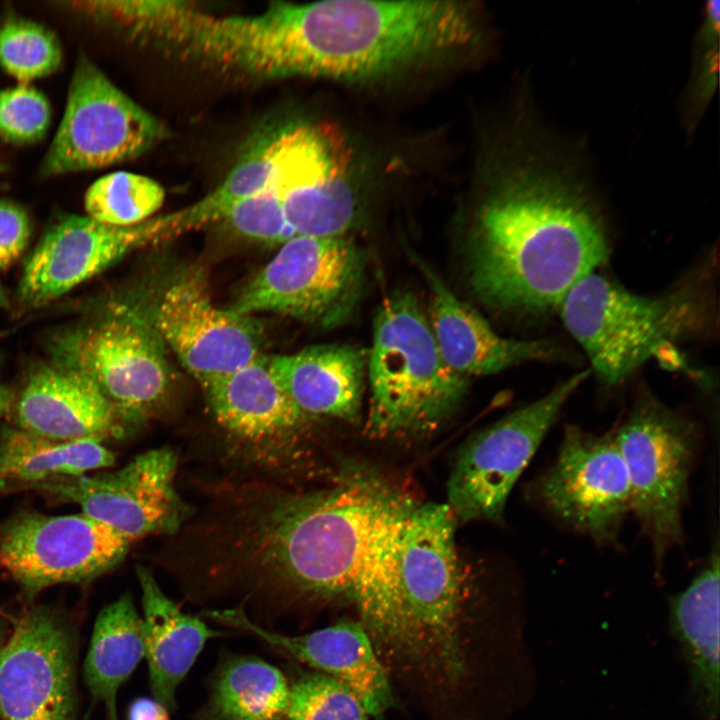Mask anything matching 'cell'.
Masks as SVG:
<instances>
[{
  "instance_id": "obj_28",
  "label": "cell",
  "mask_w": 720,
  "mask_h": 720,
  "mask_svg": "<svg viewBox=\"0 0 720 720\" xmlns=\"http://www.w3.org/2000/svg\"><path fill=\"white\" fill-rule=\"evenodd\" d=\"M99 439L56 441L18 428L0 435V478L26 485L107 468L114 454Z\"/></svg>"
},
{
  "instance_id": "obj_30",
  "label": "cell",
  "mask_w": 720,
  "mask_h": 720,
  "mask_svg": "<svg viewBox=\"0 0 720 720\" xmlns=\"http://www.w3.org/2000/svg\"><path fill=\"white\" fill-rule=\"evenodd\" d=\"M165 191L155 180L131 173L113 172L97 179L87 190V216L108 225L133 226L149 219L163 204Z\"/></svg>"
},
{
  "instance_id": "obj_26",
  "label": "cell",
  "mask_w": 720,
  "mask_h": 720,
  "mask_svg": "<svg viewBox=\"0 0 720 720\" xmlns=\"http://www.w3.org/2000/svg\"><path fill=\"white\" fill-rule=\"evenodd\" d=\"M144 657L143 619L125 594L98 614L84 663L88 689L94 701L104 706L107 720H119V688Z\"/></svg>"
},
{
  "instance_id": "obj_25",
  "label": "cell",
  "mask_w": 720,
  "mask_h": 720,
  "mask_svg": "<svg viewBox=\"0 0 720 720\" xmlns=\"http://www.w3.org/2000/svg\"><path fill=\"white\" fill-rule=\"evenodd\" d=\"M719 563L716 547L670 605L673 631L689 664L700 707L710 720H715L719 711Z\"/></svg>"
},
{
  "instance_id": "obj_2",
  "label": "cell",
  "mask_w": 720,
  "mask_h": 720,
  "mask_svg": "<svg viewBox=\"0 0 720 720\" xmlns=\"http://www.w3.org/2000/svg\"><path fill=\"white\" fill-rule=\"evenodd\" d=\"M477 28L474 9L457 1L273 2L253 50L266 79L371 80L455 53Z\"/></svg>"
},
{
  "instance_id": "obj_23",
  "label": "cell",
  "mask_w": 720,
  "mask_h": 720,
  "mask_svg": "<svg viewBox=\"0 0 720 720\" xmlns=\"http://www.w3.org/2000/svg\"><path fill=\"white\" fill-rule=\"evenodd\" d=\"M268 365L297 408L312 421L360 416L366 354L350 345L326 344L294 354L267 356Z\"/></svg>"
},
{
  "instance_id": "obj_34",
  "label": "cell",
  "mask_w": 720,
  "mask_h": 720,
  "mask_svg": "<svg viewBox=\"0 0 720 720\" xmlns=\"http://www.w3.org/2000/svg\"><path fill=\"white\" fill-rule=\"evenodd\" d=\"M51 108L45 95L21 83L0 91V137L12 143H33L46 133Z\"/></svg>"
},
{
  "instance_id": "obj_32",
  "label": "cell",
  "mask_w": 720,
  "mask_h": 720,
  "mask_svg": "<svg viewBox=\"0 0 720 720\" xmlns=\"http://www.w3.org/2000/svg\"><path fill=\"white\" fill-rule=\"evenodd\" d=\"M355 693L324 673L306 674L290 685L284 720H368Z\"/></svg>"
},
{
  "instance_id": "obj_8",
  "label": "cell",
  "mask_w": 720,
  "mask_h": 720,
  "mask_svg": "<svg viewBox=\"0 0 720 720\" xmlns=\"http://www.w3.org/2000/svg\"><path fill=\"white\" fill-rule=\"evenodd\" d=\"M364 275L362 253L345 236H296L280 246L227 309L246 316L274 313L334 328L355 311Z\"/></svg>"
},
{
  "instance_id": "obj_10",
  "label": "cell",
  "mask_w": 720,
  "mask_h": 720,
  "mask_svg": "<svg viewBox=\"0 0 720 720\" xmlns=\"http://www.w3.org/2000/svg\"><path fill=\"white\" fill-rule=\"evenodd\" d=\"M589 373L586 370L573 375L463 443L447 483V505L456 520H502L516 481Z\"/></svg>"
},
{
  "instance_id": "obj_14",
  "label": "cell",
  "mask_w": 720,
  "mask_h": 720,
  "mask_svg": "<svg viewBox=\"0 0 720 720\" xmlns=\"http://www.w3.org/2000/svg\"><path fill=\"white\" fill-rule=\"evenodd\" d=\"M535 495L555 517L599 544L615 541L631 494L614 433L566 426L553 464L536 480Z\"/></svg>"
},
{
  "instance_id": "obj_7",
  "label": "cell",
  "mask_w": 720,
  "mask_h": 720,
  "mask_svg": "<svg viewBox=\"0 0 720 720\" xmlns=\"http://www.w3.org/2000/svg\"><path fill=\"white\" fill-rule=\"evenodd\" d=\"M633 512L651 543L655 565L683 543L682 512L697 449L693 423L646 394L614 433Z\"/></svg>"
},
{
  "instance_id": "obj_19",
  "label": "cell",
  "mask_w": 720,
  "mask_h": 720,
  "mask_svg": "<svg viewBox=\"0 0 720 720\" xmlns=\"http://www.w3.org/2000/svg\"><path fill=\"white\" fill-rule=\"evenodd\" d=\"M157 242L152 219L113 226L69 215L52 225L29 256L18 287L20 302L46 304L104 271L131 250Z\"/></svg>"
},
{
  "instance_id": "obj_31",
  "label": "cell",
  "mask_w": 720,
  "mask_h": 720,
  "mask_svg": "<svg viewBox=\"0 0 720 720\" xmlns=\"http://www.w3.org/2000/svg\"><path fill=\"white\" fill-rule=\"evenodd\" d=\"M61 61L59 40L45 26L25 19L0 25V66L22 83L55 72Z\"/></svg>"
},
{
  "instance_id": "obj_6",
  "label": "cell",
  "mask_w": 720,
  "mask_h": 720,
  "mask_svg": "<svg viewBox=\"0 0 720 720\" xmlns=\"http://www.w3.org/2000/svg\"><path fill=\"white\" fill-rule=\"evenodd\" d=\"M53 362L93 381L124 429L147 418L168 394L166 347L149 314L117 304L105 314L64 331L51 344Z\"/></svg>"
},
{
  "instance_id": "obj_33",
  "label": "cell",
  "mask_w": 720,
  "mask_h": 720,
  "mask_svg": "<svg viewBox=\"0 0 720 720\" xmlns=\"http://www.w3.org/2000/svg\"><path fill=\"white\" fill-rule=\"evenodd\" d=\"M223 220L239 235L266 245L281 246L296 237L286 218L281 197L271 190L239 202Z\"/></svg>"
},
{
  "instance_id": "obj_27",
  "label": "cell",
  "mask_w": 720,
  "mask_h": 720,
  "mask_svg": "<svg viewBox=\"0 0 720 720\" xmlns=\"http://www.w3.org/2000/svg\"><path fill=\"white\" fill-rule=\"evenodd\" d=\"M289 691L277 667L255 657H231L217 670L194 720H284Z\"/></svg>"
},
{
  "instance_id": "obj_1",
  "label": "cell",
  "mask_w": 720,
  "mask_h": 720,
  "mask_svg": "<svg viewBox=\"0 0 720 720\" xmlns=\"http://www.w3.org/2000/svg\"><path fill=\"white\" fill-rule=\"evenodd\" d=\"M576 184L536 159L482 204L469 254V280L482 302L520 315L553 312L607 260L604 226Z\"/></svg>"
},
{
  "instance_id": "obj_24",
  "label": "cell",
  "mask_w": 720,
  "mask_h": 720,
  "mask_svg": "<svg viewBox=\"0 0 720 720\" xmlns=\"http://www.w3.org/2000/svg\"><path fill=\"white\" fill-rule=\"evenodd\" d=\"M142 593L145 658L153 698L167 710L205 643L219 635L201 619L184 613L160 588L152 573L137 568Z\"/></svg>"
},
{
  "instance_id": "obj_9",
  "label": "cell",
  "mask_w": 720,
  "mask_h": 720,
  "mask_svg": "<svg viewBox=\"0 0 720 720\" xmlns=\"http://www.w3.org/2000/svg\"><path fill=\"white\" fill-rule=\"evenodd\" d=\"M456 522L447 504L412 501L393 560L404 643L432 646L448 657L455 649L461 595Z\"/></svg>"
},
{
  "instance_id": "obj_16",
  "label": "cell",
  "mask_w": 720,
  "mask_h": 720,
  "mask_svg": "<svg viewBox=\"0 0 720 720\" xmlns=\"http://www.w3.org/2000/svg\"><path fill=\"white\" fill-rule=\"evenodd\" d=\"M2 720H76L70 632L48 609L32 608L0 650Z\"/></svg>"
},
{
  "instance_id": "obj_36",
  "label": "cell",
  "mask_w": 720,
  "mask_h": 720,
  "mask_svg": "<svg viewBox=\"0 0 720 720\" xmlns=\"http://www.w3.org/2000/svg\"><path fill=\"white\" fill-rule=\"evenodd\" d=\"M128 720H170L169 711L157 700L137 698L128 711Z\"/></svg>"
},
{
  "instance_id": "obj_4",
  "label": "cell",
  "mask_w": 720,
  "mask_h": 720,
  "mask_svg": "<svg viewBox=\"0 0 720 720\" xmlns=\"http://www.w3.org/2000/svg\"><path fill=\"white\" fill-rule=\"evenodd\" d=\"M371 437L431 433L461 404L469 378L443 360L417 298L400 291L379 305L366 355Z\"/></svg>"
},
{
  "instance_id": "obj_39",
  "label": "cell",
  "mask_w": 720,
  "mask_h": 720,
  "mask_svg": "<svg viewBox=\"0 0 720 720\" xmlns=\"http://www.w3.org/2000/svg\"><path fill=\"white\" fill-rule=\"evenodd\" d=\"M6 636H7L6 625L0 619V650L7 640Z\"/></svg>"
},
{
  "instance_id": "obj_21",
  "label": "cell",
  "mask_w": 720,
  "mask_h": 720,
  "mask_svg": "<svg viewBox=\"0 0 720 720\" xmlns=\"http://www.w3.org/2000/svg\"><path fill=\"white\" fill-rule=\"evenodd\" d=\"M16 428L56 441L118 437L111 403L82 373L52 362L28 376L14 404Z\"/></svg>"
},
{
  "instance_id": "obj_29",
  "label": "cell",
  "mask_w": 720,
  "mask_h": 720,
  "mask_svg": "<svg viewBox=\"0 0 720 720\" xmlns=\"http://www.w3.org/2000/svg\"><path fill=\"white\" fill-rule=\"evenodd\" d=\"M275 161L272 133L262 135L215 190L188 207L156 217L161 240L223 220L239 202L269 190Z\"/></svg>"
},
{
  "instance_id": "obj_18",
  "label": "cell",
  "mask_w": 720,
  "mask_h": 720,
  "mask_svg": "<svg viewBox=\"0 0 720 720\" xmlns=\"http://www.w3.org/2000/svg\"><path fill=\"white\" fill-rule=\"evenodd\" d=\"M202 389L215 421L232 443L266 466L288 464L313 422L289 398L264 354Z\"/></svg>"
},
{
  "instance_id": "obj_38",
  "label": "cell",
  "mask_w": 720,
  "mask_h": 720,
  "mask_svg": "<svg viewBox=\"0 0 720 720\" xmlns=\"http://www.w3.org/2000/svg\"><path fill=\"white\" fill-rule=\"evenodd\" d=\"M9 305V300L5 293V290L0 282V308H6Z\"/></svg>"
},
{
  "instance_id": "obj_40",
  "label": "cell",
  "mask_w": 720,
  "mask_h": 720,
  "mask_svg": "<svg viewBox=\"0 0 720 720\" xmlns=\"http://www.w3.org/2000/svg\"><path fill=\"white\" fill-rule=\"evenodd\" d=\"M0 170H1V164H0Z\"/></svg>"
},
{
  "instance_id": "obj_20",
  "label": "cell",
  "mask_w": 720,
  "mask_h": 720,
  "mask_svg": "<svg viewBox=\"0 0 720 720\" xmlns=\"http://www.w3.org/2000/svg\"><path fill=\"white\" fill-rule=\"evenodd\" d=\"M206 616L340 681L355 693L368 715H381L391 703L387 674L360 623L342 621L307 634L286 635L260 626L241 609L213 610Z\"/></svg>"
},
{
  "instance_id": "obj_13",
  "label": "cell",
  "mask_w": 720,
  "mask_h": 720,
  "mask_svg": "<svg viewBox=\"0 0 720 720\" xmlns=\"http://www.w3.org/2000/svg\"><path fill=\"white\" fill-rule=\"evenodd\" d=\"M176 467L174 451L158 448L113 473L63 476L27 487L79 505L84 514L132 543L151 534L172 533L188 516L175 489Z\"/></svg>"
},
{
  "instance_id": "obj_35",
  "label": "cell",
  "mask_w": 720,
  "mask_h": 720,
  "mask_svg": "<svg viewBox=\"0 0 720 720\" xmlns=\"http://www.w3.org/2000/svg\"><path fill=\"white\" fill-rule=\"evenodd\" d=\"M31 235L27 212L18 204L0 199V270L10 268L26 249Z\"/></svg>"
},
{
  "instance_id": "obj_37",
  "label": "cell",
  "mask_w": 720,
  "mask_h": 720,
  "mask_svg": "<svg viewBox=\"0 0 720 720\" xmlns=\"http://www.w3.org/2000/svg\"><path fill=\"white\" fill-rule=\"evenodd\" d=\"M12 404V392L6 386L0 384V417L10 412Z\"/></svg>"
},
{
  "instance_id": "obj_22",
  "label": "cell",
  "mask_w": 720,
  "mask_h": 720,
  "mask_svg": "<svg viewBox=\"0 0 720 720\" xmlns=\"http://www.w3.org/2000/svg\"><path fill=\"white\" fill-rule=\"evenodd\" d=\"M432 296L430 326L445 363L456 373L486 376L527 361L553 360L559 351L546 340H516L497 334L473 307L421 264Z\"/></svg>"
},
{
  "instance_id": "obj_15",
  "label": "cell",
  "mask_w": 720,
  "mask_h": 720,
  "mask_svg": "<svg viewBox=\"0 0 720 720\" xmlns=\"http://www.w3.org/2000/svg\"><path fill=\"white\" fill-rule=\"evenodd\" d=\"M149 317L165 347L201 387L263 354L254 321L217 307L199 270L171 280Z\"/></svg>"
},
{
  "instance_id": "obj_11",
  "label": "cell",
  "mask_w": 720,
  "mask_h": 720,
  "mask_svg": "<svg viewBox=\"0 0 720 720\" xmlns=\"http://www.w3.org/2000/svg\"><path fill=\"white\" fill-rule=\"evenodd\" d=\"M165 135V127L157 118L81 55L41 174L53 176L121 163L147 152Z\"/></svg>"
},
{
  "instance_id": "obj_5",
  "label": "cell",
  "mask_w": 720,
  "mask_h": 720,
  "mask_svg": "<svg viewBox=\"0 0 720 720\" xmlns=\"http://www.w3.org/2000/svg\"><path fill=\"white\" fill-rule=\"evenodd\" d=\"M708 307L696 280L661 297H644L591 272L571 288L559 310L593 371L610 386L703 329Z\"/></svg>"
},
{
  "instance_id": "obj_3",
  "label": "cell",
  "mask_w": 720,
  "mask_h": 720,
  "mask_svg": "<svg viewBox=\"0 0 720 720\" xmlns=\"http://www.w3.org/2000/svg\"><path fill=\"white\" fill-rule=\"evenodd\" d=\"M399 494L375 473L355 469L328 489L273 497L245 516L236 552L278 594L350 597L373 535Z\"/></svg>"
},
{
  "instance_id": "obj_17",
  "label": "cell",
  "mask_w": 720,
  "mask_h": 720,
  "mask_svg": "<svg viewBox=\"0 0 720 720\" xmlns=\"http://www.w3.org/2000/svg\"><path fill=\"white\" fill-rule=\"evenodd\" d=\"M276 167L271 191L293 216L316 225L353 219L358 205L352 155L330 125L300 123L275 131Z\"/></svg>"
},
{
  "instance_id": "obj_12",
  "label": "cell",
  "mask_w": 720,
  "mask_h": 720,
  "mask_svg": "<svg viewBox=\"0 0 720 720\" xmlns=\"http://www.w3.org/2000/svg\"><path fill=\"white\" fill-rule=\"evenodd\" d=\"M130 545L84 513L25 511L0 528V566L32 597L52 585L98 578L123 560Z\"/></svg>"
}]
</instances>
